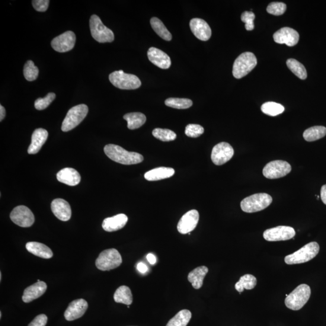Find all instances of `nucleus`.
<instances>
[{
  "instance_id": "39448f33",
  "label": "nucleus",
  "mask_w": 326,
  "mask_h": 326,
  "mask_svg": "<svg viewBox=\"0 0 326 326\" xmlns=\"http://www.w3.org/2000/svg\"><path fill=\"white\" fill-rule=\"evenodd\" d=\"M256 57L251 52H245L235 60L233 67V75L236 79H241L250 73L257 66Z\"/></svg>"
},
{
  "instance_id": "58836bf2",
  "label": "nucleus",
  "mask_w": 326,
  "mask_h": 326,
  "mask_svg": "<svg viewBox=\"0 0 326 326\" xmlns=\"http://www.w3.org/2000/svg\"><path fill=\"white\" fill-rule=\"evenodd\" d=\"M56 98V94L50 92L44 98H38L35 102V107L38 110H43L47 108Z\"/></svg>"
},
{
  "instance_id": "cd10ccee",
  "label": "nucleus",
  "mask_w": 326,
  "mask_h": 326,
  "mask_svg": "<svg viewBox=\"0 0 326 326\" xmlns=\"http://www.w3.org/2000/svg\"><path fill=\"white\" fill-rule=\"evenodd\" d=\"M123 119L127 121V127L133 130L139 128L145 123L146 117L141 113H131L124 115Z\"/></svg>"
},
{
  "instance_id": "6ab92c4d",
  "label": "nucleus",
  "mask_w": 326,
  "mask_h": 326,
  "mask_svg": "<svg viewBox=\"0 0 326 326\" xmlns=\"http://www.w3.org/2000/svg\"><path fill=\"white\" fill-rule=\"evenodd\" d=\"M51 209L54 216L62 221H68L71 218V207L64 200L60 198L54 200L51 204Z\"/></svg>"
},
{
  "instance_id": "a211bd4d",
  "label": "nucleus",
  "mask_w": 326,
  "mask_h": 326,
  "mask_svg": "<svg viewBox=\"0 0 326 326\" xmlns=\"http://www.w3.org/2000/svg\"><path fill=\"white\" fill-rule=\"evenodd\" d=\"M191 31L198 39L206 41L212 36V30L207 22L200 18H193L190 22Z\"/></svg>"
},
{
  "instance_id": "c85d7f7f",
  "label": "nucleus",
  "mask_w": 326,
  "mask_h": 326,
  "mask_svg": "<svg viewBox=\"0 0 326 326\" xmlns=\"http://www.w3.org/2000/svg\"><path fill=\"white\" fill-rule=\"evenodd\" d=\"M114 299L118 303H122L127 306L132 304L133 297L129 287L126 286L119 287L114 293Z\"/></svg>"
},
{
  "instance_id": "c756f323",
  "label": "nucleus",
  "mask_w": 326,
  "mask_h": 326,
  "mask_svg": "<svg viewBox=\"0 0 326 326\" xmlns=\"http://www.w3.org/2000/svg\"><path fill=\"white\" fill-rule=\"evenodd\" d=\"M257 284V279L251 274H245L240 278L238 282L235 284V288L240 293L244 291V289L251 290L254 289Z\"/></svg>"
},
{
  "instance_id": "b1692460",
  "label": "nucleus",
  "mask_w": 326,
  "mask_h": 326,
  "mask_svg": "<svg viewBox=\"0 0 326 326\" xmlns=\"http://www.w3.org/2000/svg\"><path fill=\"white\" fill-rule=\"evenodd\" d=\"M48 136L47 131L43 128L35 130L31 136V142L28 148L29 154H36L40 151L44 144L47 141Z\"/></svg>"
},
{
  "instance_id": "a18cd8bd",
  "label": "nucleus",
  "mask_w": 326,
  "mask_h": 326,
  "mask_svg": "<svg viewBox=\"0 0 326 326\" xmlns=\"http://www.w3.org/2000/svg\"><path fill=\"white\" fill-rule=\"evenodd\" d=\"M137 270H139L140 273L145 274L148 271V268L145 264L142 263V262H140V263L137 265Z\"/></svg>"
},
{
  "instance_id": "49530a36",
  "label": "nucleus",
  "mask_w": 326,
  "mask_h": 326,
  "mask_svg": "<svg viewBox=\"0 0 326 326\" xmlns=\"http://www.w3.org/2000/svg\"><path fill=\"white\" fill-rule=\"evenodd\" d=\"M321 198L322 203L326 205V184L322 185L321 188Z\"/></svg>"
},
{
  "instance_id": "de8ad7c7",
  "label": "nucleus",
  "mask_w": 326,
  "mask_h": 326,
  "mask_svg": "<svg viewBox=\"0 0 326 326\" xmlns=\"http://www.w3.org/2000/svg\"><path fill=\"white\" fill-rule=\"evenodd\" d=\"M147 259H148L150 264L154 265L156 264V258L155 255L152 254H148V255H147Z\"/></svg>"
},
{
  "instance_id": "79ce46f5",
  "label": "nucleus",
  "mask_w": 326,
  "mask_h": 326,
  "mask_svg": "<svg viewBox=\"0 0 326 326\" xmlns=\"http://www.w3.org/2000/svg\"><path fill=\"white\" fill-rule=\"evenodd\" d=\"M255 16L253 12H244L241 15V20L245 23L246 30L251 31L254 29V20Z\"/></svg>"
},
{
  "instance_id": "6e6552de",
  "label": "nucleus",
  "mask_w": 326,
  "mask_h": 326,
  "mask_svg": "<svg viewBox=\"0 0 326 326\" xmlns=\"http://www.w3.org/2000/svg\"><path fill=\"white\" fill-rule=\"evenodd\" d=\"M109 79L114 87L121 89H136L142 85L138 77L127 74L122 70L111 73L109 76Z\"/></svg>"
},
{
  "instance_id": "2eb2a0df",
  "label": "nucleus",
  "mask_w": 326,
  "mask_h": 326,
  "mask_svg": "<svg viewBox=\"0 0 326 326\" xmlns=\"http://www.w3.org/2000/svg\"><path fill=\"white\" fill-rule=\"evenodd\" d=\"M200 215L196 210H191L182 216L177 225L178 232L185 235L192 232L197 227Z\"/></svg>"
},
{
  "instance_id": "ddd939ff",
  "label": "nucleus",
  "mask_w": 326,
  "mask_h": 326,
  "mask_svg": "<svg viewBox=\"0 0 326 326\" xmlns=\"http://www.w3.org/2000/svg\"><path fill=\"white\" fill-rule=\"evenodd\" d=\"M234 155V149L229 143L222 142L217 144L212 150L211 158L214 164L220 166L225 164Z\"/></svg>"
},
{
  "instance_id": "4be33fe9",
  "label": "nucleus",
  "mask_w": 326,
  "mask_h": 326,
  "mask_svg": "<svg viewBox=\"0 0 326 326\" xmlns=\"http://www.w3.org/2000/svg\"><path fill=\"white\" fill-rule=\"evenodd\" d=\"M57 180L60 183L75 186L80 183L81 178L79 172L75 169L67 168L60 170L56 175Z\"/></svg>"
},
{
  "instance_id": "5701e85b",
  "label": "nucleus",
  "mask_w": 326,
  "mask_h": 326,
  "mask_svg": "<svg viewBox=\"0 0 326 326\" xmlns=\"http://www.w3.org/2000/svg\"><path fill=\"white\" fill-rule=\"evenodd\" d=\"M127 220H128V217L126 215L119 214V215L105 219L102 223V228L108 232H116L123 229L126 224Z\"/></svg>"
},
{
  "instance_id": "9d476101",
  "label": "nucleus",
  "mask_w": 326,
  "mask_h": 326,
  "mask_svg": "<svg viewBox=\"0 0 326 326\" xmlns=\"http://www.w3.org/2000/svg\"><path fill=\"white\" fill-rule=\"evenodd\" d=\"M291 166L288 162L282 160H276L268 162L263 169L265 177L268 179L282 178L291 171Z\"/></svg>"
},
{
  "instance_id": "f3484780",
  "label": "nucleus",
  "mask_w": 326,
  "mask_h": 326,
  "mask_svg": "<svg viewBox=\"0 0 326 326\" xmlns=\"http://www.w3.org/2000/svg\"><path fill=\"white\" fill-rule=\"evenodd\" d=\"M88 307L87 302L82 299L70 303L64 313L66 320L71 321L82 317L87 311Z\"/></svg>"
},
{
  "instance_id": "bb28decb",
  "label": "nucleus",
  "mask_w": 326,
  "mask_h": 326,
  "mask_svg": "<svg viewBox=\"0 0 326 326\" xmlns=\"http://www.w3.org/2000/svg\"><path fill=\"white\" fill-rule=\"evenodd\" d=\"M209 269L206 266H201L191 271L188 276V280L192 284L194 289H199L203 286V281Z\"/></svg>"
},
{
  "instance_id": "37998d69",
  "label": "nucleus",
  "mask_w": 326,
  "mask_h": 326,
  "mask_svg": "<svg viewBox=\"0 0 326 326\" xmlns=\"http://www.w3.org/2000/svg\"><path fill=\"white\" fill-rule=\"evenodd\" d=\"M50 1L49 0H34L32 5L34 9L38 12H46L49 8Z\"/></svg>"
},
{
  "instance_id": "c03bdc74",
  "label": "nucleus",
  "mask_w": 326,
  "mask_h": 326,
  "mask_svg": "<svg viewBox=\"0 0 326 326\" xmlns=\"http://www.w3.org/2000/svg\"><path fill=\"white\" fill-rule=\"evenodd\" d=\"M47 320V316L46 315L40 314L36 316L28 326H46Z\"/></svg>"
},
{
  "instance_id": "7ed1b4c3",
  "label": "nucleus",
  "mask_w": 326,
  "mask_h": 326,
  "mask_svg": "<svg viewBox=\"0 0 326 326\" xmlns=\"http://www.w3.org/2000/svg\"><path fill=\"white\" fill-rule=\"evenodd\" d=\"M319 251V246L317 242L309 243L284 258V262L287 265L300 264L306 263L316 257Z\"/></svg>"
},
{
  "instance_id": "9b49d317",
  "label": "nucleus",
  "mask_w": 326,
  "mask_h": 326,
  "mask_svg": "<svg viewBox=\"0 0 326 326\" xmlns=\"http://www.w3.org/2000/svg\"><path fill=\"white\" fill-rule=\"evenodd\" d=\"M12 222L21 227H30L34 224L35 216L31 211L24 206L14 208L10 215Z\"/></svg>"
},
{
  "instance_id": "4468645a",
  "label": "nucleus",
  "mask_w": 326,
  "mask_h": 326,
  "mask_svg": "<svg viewBox=\"0 0 326 326\" xmlns=\"http://www.w3.org/2000/svg\"><path fill=\"white\" fill-rule=\"evenodd\" d=\"M76 35L72 31H67L59 36L54 38L51 45L57 52H69L74 48L76 43Z\"/></svg>"
},
{
  "instance_id": "3c124183",
  "label": "nucleus",
  "mask_w": 326,
  "mask_h": 326,
  "mask_svg": "<svg viewBox=\"0 0 326 326\" xmlns=\"http://www.w3.org/2000/svg\"><path fill=\"white\" fill-rule=\"evenodd\" d=\"M2 313L1 312H0V318H2Z\"/></svg>"
},
{
  "instance_id": "8fccbe9b",
  "label": "nucleus",
  "mask_w": 326,
  "mask_h": 326,
  "mask_svg": "<svg viewBox=\"0 0 326 326\" xmlns=\"http://www.w3.org/2000/svg\"><path fill=\"white\" fill-rule=\"evenodd\" d=\"M2 274L0 273V281H2Z\"/></svg>"
},
{
  "instance_id": "dca6fc26",
  "label": "nucleus",
  "mask_w": 326,
  "mask_h": 326,
  "mask_svg": "<svg viewBox=\"0 0 326 326\" xmlns=\"http://www.w3.org/2000/svg\"><path fill=\"white\" fill-rule=\"evenodd\" d=\"M275 42L287 46L292 47L299 43L300 36L297 31L292 28L283 27L276 31L273 35Z\"/></svg>"
},
{
  "instance_id": "72a5a7b5",
  "label": "nucleus",
  "mask_w": 326,
  "mask_h": 326,
  "mask_svg": "<svg viewBox=\"0 0 326 326\" xmlns=\"http://www.w3.org/2000/svg\"><path fill=\"white\" fill-rule=\"evenodd\" d=\"M286 64L289 69L299 78L305 80L307 78V72L304 66L294 59L287 60Z\"/></svg>"
},
{
  "instance_id": "423d86ee",
  "label": "nucleus",
  "mask_w": 326,
  "mask_h": 326,
  "mask_svg": "<svg viewBox=\"0 0 326 326\" xmlns=\"http://www.w3.org/2000/svg\"><path fill=\"white\" fill-rule=\"evenodd\" d=\"M122 258L119 252L116 249L112 248L104 250L99 254L95 266L101 271H110L120 266Z\"/></svg>"
},
{
  "instance_id": "f257e3e1",
  "label": "nucleus",
  "mask_w": 326,
  "mask_h": 326,
  "mask_svg": "<svg viewBox=\"0 0 326 326\" xmlns=\"http://www.w3.org/2000/svg\"><path fill=\"white\" fill-rule=\"evenodd\" d=\"M104 152L112 160L124 165L139 164L144 159L143 155L140 153L127 151L121 147L113 144L105 146Z\"/></svg>"
},
{
  "instance_id": "7c9ffc66",
  "label": "nucleus",
  "mask_w": 326,
  "mask_h": 326,
  "mask_svg": "<svg viewBox=\"0 0 326 326\" xmlns=\"http://www.w3.org/2000/svg\"><path fill=\"white\" fill-rule=\"evenodd\" d=\"M326 135V127L315 126L307 129L303 133V137L307 142H314L321 139Z\"/></svg>"
},
{
  "instance_id": "20e7f679",
  "label": "nucleus",
  "mask_w": 326,
  "mask_h": 326,
  "mask_svg": "<svg viewBox=\"0 0 326 326\" xmlns=\"http://www.w3.org/2000/svg\"><path fill=\"white\" fill-rule=\"evenodd\" d=\"M273 202V198L267 193L252 194L241 201V209L246 213H255L263 210Z\"/></svg>"
},
{
  "instance_id": "0eeeda50",
  "label": "nucleus",
  "mask_w": 326,
  "mask_h": 326,
  "mask_svg": "<svg viewBox=\"0 0 326 326\" xmlns=\"http://www.w3.org/2000/svg\"><path fill=\"white\" fill-rule=\"evenodd\" d=\"M89 27L92 38L97 42L111 43L114 40L113 31L105 26L97 15L91 16L89 20Z\"/></svg>"
},
{
  "instance_id": "a19ab883",
  "label": "nucleus",
  "mask_w": 326,
  "mask_h": 326,
  "mask_svg": "<svg viewBox=\"0 0 326 326\" xmlns=\"http://www.w3.org/2000/svg\"><path fill=\"white\" fill-rule=\"evenodd\" d=\"M286 10V5L283 3L273 2L268 5L267 11L269 14L279 16Z\"/></svg>"
},
{
  "instance_id": "473e14b6",
  "label": "nucleus",
  "mask_w": 326,
  "mask_h": 326,
  "mask_svg": "<svg viewBox=\"0 0 326 326\" xmlns=\"http://www.w3.org/2000/svg\"><path fill=\"white\" fill-rule=\"evenodd\" d=\"M191 318V313L187 309L182 310L170 319L166 326H187Z\"/></svg>"
},
{
  "instance_id": "412c9836",
  "label": "nucleus",
  "mask_w": 326,
  "mask_h": 326,
  "mask_svg": "<svg viewBox=\"0 0 326 326\" xmlns=\"http://www.w3.org/2000/svg\"><path fill=\"white\" fill-rule=\"evenodd\" d=\"M47 288V284L42 281L31 284L24 290L22 297V301L28 303L40 298L46 292Z\"/></svg>"
},
{
  "instance_id": "09e8293b",
  "label": "nucleus",
  "mask_w": 326,
  "mask_h": 326,
  "mask_svg": "<svg viewBox=\"0 0 326 326\" xmlns=\"http://www.w3.org/2000/svg\"><path fill=\"white\" fill-rule=\"evenodd\" d=\"M6 116V110L4 107L0 105V121H2L5 119Z\"/></svg>"
},
{
  "instance_id": "f704fd0d",
  "label": "nucleus",
  "mask_w": 326,
  "mask_h": 326,
  "mask_svg": "<svg viewBox=\"0 0 326 326\" xmlns=\"http://www.w3.org/2000/svg\"><path fill=\"white\" fill-rule=\"evenodd\" d=\"M166 106L179 109V110H184L189 108L193 105V102L188 99L184 98H169L165 101Z\"/></svg>"
},
{
  "instance_id": "2f4dec72",
  "label": "nucleus",
  "mask_w": 326,
  "mask_h": 326,
  "mask_svg": "<svg viewBox=\"0 0 326 326\" xmlns=\"http://www.w3.org/2000/svg\"><path fill=\"white\" fill-rule=\"evenodd\" d=\"M151 24L153 30L158 35L159 37L163 40L167 41H170L172 40V36L169 31L166 27L162 22L158 18L153 17L151 20Z\"/></svg>"
},
{
  "instance_id": "1a4fd4ad",
  "label": "nucleus",
  "mask_w": 326,
  "mask_h": 326,
  "mask_svg": "<svg viewBox=\"0 0 326 326\" xmlns=\"http://www.w3.org/2000/svg\"><path fill=\"white\" fill-rule=\"evenodd\" d=\"M88 113V107L85 104L77 105L69 111L62 124V131L68 132L78 126Z\"/></svg>"
},
{
  "instance_id": "a878e982",
  "label": "nucleus",
  "mask_w": 326,
  "mask_h": 326,
  "mask_svg": "<svg viewBox=\"0 0 326 326\" xmlns=\"http://www.w3.org/2000/svg\"><path fill=\"white\" fill-rule=\"evenodd\" d=\"M174 174L175 171L174 169L161 167L147 172L145 174V178L146 180L149 181H159L170 178Z\"/></svg>"
},
{
  "instance_id": "f03ea898",
  "label": "nucleus",
  "mask_w": 326,
  "mask_h": 326,
  "mask_svg": "<svg viewBox=\"0 0 326 326\" xmlns=\"http://www.w3.org/2000/svg\"><path fill=\"white\" fill-rule=\"evenodd\" d=\"M311 294V287L308 284H300L286 297L285 305L293 311H299L308 302Z\"/></svg>"
},
{
  "instance_id": "c9c22d12",
  "label": "nucleus",
  "mask_w": 326,
  "mask_h": 326,
  "mask_svg": "<svg viewBox=\"0 0 326 326\" xmlns=\"http://www.w3.org/2000/svg\"><path fill=\"white\" fill-rule=\"evenodd\" d=\"M261 110L265 114L270 116H276L284 111L283 105L273 102H268L262 105Z\"/></svg>"
},
{
  "instance_id": "4c0bfd02",
  "label": "nucleus",
  "mask_w": 326,
  "mask_h": 326,
  "mask_svg": "<svg viewBox=\"0 0 326 326\" xmlns=\"http://www.w3.org/2000/svg\"><path fill=\"white\" fill-rule=\"evenodd\" d=\"M39 75V70L35 66L32 60H28L24 67V75L28 81H34Z\"/></svg>"
},
{
  "instance_id": "393cba45",
  "label": "nucleus",
  "mask_w": 326,
  "mask_h": 326,
  "mask_svg": "<svg viewBox=\"0 0 326 326\" xmlns=\"http://www.w3.org/2000/svg\"><path fill=\"white\" fill-rule=\"evenodd\" d=\"M27 250L36 256L49 259L53 257V254L52 250L47 245L42 243L37 242H30L25 245Z\"/></svg>"
},
{
  "instance_id": "e433bc0d",
  "label": "nucleus",
  "mask_w": 326,
  "mask_h": 326,
  "mask_svg": "<svg viewBox=\"0 0 326 326\" xmlns=\"http://www.w3.org/2000/svg\"><path fill=\"white\" fill-rule=\"evenodd\" d=\"M152 135L162 142L173 141L177 138V134L168 129L156 128L153 131Z\"/></svg>"
},
{
  "instance_id": "ea45409f",
  "label": "nucleus",
  "mask_w": 326,
  "mask_h": 326,
  "mask_svg": "<svg viewBox=\"0 0 326 326\" xmlns=\"http://www.w3.org/2000/svg\"><path fill=\"white\" fill-rule=\"evenodd\" d=\"M204 132V127L197 124H188L185 130V135L191 138H197L202 135Z\"/></svg>"
},
{
  "instance_id": "aec40b11",
  "label": "nucleus",
  "mask_w": 326,
  "mask_h": 326,
  "mask_svg": "<svg viewBox=\"0 0 326 326\" xmlns=\"http://www.w3.org/2000/svg\"><path fill=\"white\" fill-rule=\"evenodd\" d=\"M148 57L150 61L159 68L168 69L171 66L170 57L156 48H150L148 52Z\"/></svg>"
},
{
  "instance_id": "f8f14e48",
  "label": "nucleus",
  "mask_w": 326,
  "mask_h": 326,
  "mask_svg": "<svg viewBox=\"0 0 326 326\" xmlns=\"http://www.w3.org/2000/svg\"><path fill=\"white\" fill-rule=\"evenodd\" d=\"M295 235V230L289 226H278L265 230L264 233V239L270 242L287 241Z\"/></svg>"
}]
</instances>
